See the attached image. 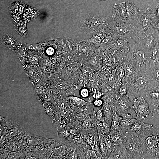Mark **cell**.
Here are the masks:
<instances>
[{"instance_id":"cell-4","label":"cell","mask_w":159,"mask_h":159,"mask_svg":"<svg viewBox=\"0 0 159 159\" xmlns=\"http://www.w3.org/2000/svg\"><path fill=\"white\" fill-rule=\"evenodd\" d=\"M140 16L136 21L132 38L135 39L140 36L150 26L156 17L155 4H149L143 6L140 9Z\"/></svg>"},{"instance_id":"cell-13","label":"cell","mask_w":159,"mask_h":159,"mask_svg":"<svg viewBox=\"0 0 159 159\" xmlns=\"http://www.w3.org/2000/svg\"><path fill=\"white\" fill-rule=\"evenodd\" d=\"M134 155L128 151L125 147L115 145L114 150L112 151L108 159H133Z\"/></svg>"},{"instance_id":"cell-8","label":"cell","mask_w":159,"mask_h":159,"mask_svg":"<svg viewBox=\"0 0 159 159\" xmlns=\"http://www.w3.org/2000/svg\"><path fill=\"white\" fill-rule=\"evenodd\" d=\"M133 100L129 98H116L114 102L116 112L122 118L132 117V106Z\"/></svg>"},{"instance_id":"cell-27","label":"cell","mask_w":159,"mask_h":159,"mask_svg":"<svg viewBox=\"0 0 159 159\" xmlns=\"http://www.w3.org/2000/svg\"><path fill=\"white\" fill-rule=\"evenodd\" d=\"M15 52L23 67H25L28 59V50L23 45L16 50Z\"/></svg>"},{"instance_id":"cell-11","label":"cell","mask_w":159,"mask_h":159,"mask_svg":"<svg viewBox=\"0 0 159 159\" xmlns=\"http://www.w3.org/2000/svg\"><path fill=\"white\" fill-rule=\"evenodd\" d=\"M143 120L137 118L132 125L125 129V133L131 135L132 137H137L141 131L150 124L145 123Z\"/></svg>"},{"instance_id":"cell-51","label":"cell","mask_w":159,"mask_h":159,"mask_svg":"<svg viewBox=\"0 0 159 159\" xmlns=\"http://www.w3.org/2000/svg\"><path fill=\"white\" fill-rule=\"evenodd\" d=\"M101 0V1H104V0Z\"/></svg>"},{"instance_id":"cell-41","label":"cell","mask_w":159,"mask_h":159,"mask_svg":"<svg viewBox=\"0 0 159 159\" xmlns=\"http://www.w3.org/2000/svg\"><path fill=\"white\" fill-rule=\"evenodd\" d=\"M96 117L97 121L102 123L104 121L102 108L97 110L96 112Z\"/></svg>"},{"instance_id":"cell-14","label":"cell","mask_w":159,"mask_h":159,"mask_svg":"<svg viewBox=\"0 0 159 159\" xmlns=\"http://www.w3.org/2000/svg\"><path fill=\"white\" fill-rule=\"evenodd\" d=\"M1 42L5 47L12 51H16L23 45L9 34H7L3 36Z\"/></svg>"},{"instance_id":"cell-30","label":"cell","mask_w":159,"mask_h":159,"mask_svg":"<svg viewBox=\"0 0 159 159\" xmlns=\"http://www.w3.org/2000/svg\"><path fill=\"white\" fill-rule=\"evenodd\" d=\"M25 21L21 19L17 24L14 26V29L22 37L25 38L28 35V31Z\"/></svg>"},{"instance_id":"cell-25","label":"cell","mask_w":159,"mask_h":159,"mask_svg":"<svg viewBox=\"0 0 159 159\" xmlns=\"http://www.w3.org/2000/svg\"><path fill=\"white\" fill-rule=\"evenodd\" d=\"M26 73L30 81L36 83L40 78L39 69L35 67H28L25 69Z\"/></svg>"},{"instance_id":"cell-12","label":"cell","mask_w":159,"mask_h":159,"mask_svg":"<svg viewBox=\"0 0 159 159\" xmlns=\"http://www.w3.org/2000/svg\"><path fill=\"white\" fill-rule=\"evenodd\" d=\"M111 17L117 20H128L126 12V1L114 4Z\"/></svg>"},{"instance_id":"cell-49","label":"cell","mask_w":159,"mask_h":159,"mask_svg":"<svg viewBox=\"0 0 159 159\" xmlns=\"http://www.w3.org/2000/svg\"><path fill=\"white\" fill-rule=\"evenodd\" d=\"M49 60L48 59H45L44 60V64H46L47 63V62H49Z\"/></svg>"},{"instance_id":"cell-47","label":"cell","mask_w":159,"mask_h":159,"mask_svg":"<svg viewBox=\"0 0 159 159\" xmlns=\"http://www.w3.org/2000/svg\"><path fill=\"white\" fill-rule=\"evenodd\" d=\"M155 5L156 8V16L159 20V4L157 3Z\"/></svg>"},{"instance_id":"cell-36","label":"cell","mask_w":159,"mask_h":159,"mask_svg":"<svg viewBox=\"0 0 159 159\" xmlns=\"http://www.w3.org/2000/svg\"><path fill=\"white\" fill-rule=\"evenodd\" d=\"M151 75L153 82L159 86V67L152 70Z\"/></svg>"},{"instance_id":"cell-46","label":"cell","mask_w":159,"mask_h":159,"mask_svg":"<svg viewBox=\"0 0 159 159\" xmlns=\"http://www.w3.org/2000/svg\"><path fill=\"white\" fill-rule=\"evenodd\" d=\"M65 82L63 81L58 82L56 85V88L58 90L63 89L65 87Z\"/></svg>"},{"instance_id":"cell-18","label":"cell","mask_w":159,"mask_h":159,"mask_svg":"<svg viewBox=\"0 0 159 159\" xmlns=\"http://www.w3.org/2000/svg\"><path fill=\"white\" fill-rule=\"evenodd\" d=\"M65 77L70 82H77L80 76L79 70L77 66L71 64L67 66L64 70Z\"/></svg>"},{"instance_id":"cell-31","label":"cell","mask_w":159,"mask_h":159,"mask_svg":"<svg viewBox=\"0 0 159 159\" xmlns=\"http://www.w3.org/2000/svg\"><path fill=\"white\" fill-rule=\"evenodd\" d=\"M45 44V43H41L34 44L24 43L23 46L28 50L40 52L44 48Z\"/></svg>"},{"instance_id":"cell-37","label":"cell","mask_w":159,"mask_h":159,"mask_svg":"<svg viewBox=\"0 0 159 159\" xmlns=\"http://www.w3.org/2000/svg\"><path fill=\"white\" fill-rule=\"evenodd\" d=\"M79 94L82 98L89 97L90 94V92L89 89L86 87H83L80 90Z\"/></svg>"},{"instance_id":"cell-21","label":"cell","mask_w":159,"mask_h":159,"mask_svg":"<svg viewBox=\"0 0 159 159\" xmlns=\"http://www.w3.org/2000/svg\"><path fill=\"white\" fill-rule=\"evenodd\" d=\"M119 37L113 31L102 40L100 46V49L103 50L111 47L112 48L115 41Z\"/></svg>"},{"instance_id":"cell-50","label":"cell","mask_w":159,"mask_h":159,"mask_svg":"<svg viewBox=\"0 0 159 159\" xmlns=\"http://www.w3.org/2000/svg\"><path fill=\"white\" fill-rule=\"evenodd\" d=\"M157 3L159 4V3Z\"/></svg>"},{"instance_id":"cell-44","label":"cell","mask_w":159,"mask_h":159,"mask_svg":"<svg viewBox=\"0 0 159 159\" xmlns=\"http://www.w3.org/2000/svg\"><path fill=\"white\" fill-rule=\"evenodd\" d=\"M45 53L46 55L48 56H52L56 53L55 49L52 47H49L46 49Z\"/></svg>"},{"instance_id":"cell-7","label":"cell","mask_w":159,"mask_h":159,"mask_svg":"<svg viewBox=\"0 0 159 159\" xmlns=\"http://www.w3.org/2000/svg\"><path fill=\"white\" fill-rule=\"evenodd\" d=\"M107 16L102 14L91 13L82 17L79 22L80 30L85 34L92 33L103 24Z\"/></svg>"},{"instance_id":"cell-42","label":"cell","mask_w":159,"mask_h":159,"mask_svg":"<svg viewBox=\"0 0 159 159\" xmlns=\"http://www.w3.org/2000/svg\"><path fill=\"white\" fill-rule=\"evenodd\" d=\"M21 154L16 152H11L8 154L7 158L9 159H16L20 158H23L21 157Z\"/></svg>"},{"instance_id":"cell-26","label":"cell","mask_w":159,"mask_h":159,"mask_svg":"<svg viewBox=\"0 0 159 159\" xmlns=\"http://www.w3.org/2000/svg\"><path fill=\"white\" fill-rule=\"evenodd\" d=\"M122 118L117 114L116 112H114L111 124L109 134H112L122 130V128L120 123Z\"/></svg>"},{"instance_id":"cell-40","label":"cell","mask_w":159,"mask_h":159,"mask_svg":"<svg viewBox=\"0 0 159 159\" xmlns=\"http://www.w3.org/2000/svg\"><path fill=\"white\" fill-rule=\"evenodd\" d=\"M77 88L80 90L81 88L84 87L86 82L85 77L82 75H80L77 81Z\"/></svg>"},{"instance_id":"cell-34","label":"cell","mask_w":159,"mask_h":159,"mask_svg":"<svg viewBox=\"0 0 159 159\" xmlns=\"http://www.w3.org/2000/svg\"><path fill=\"white\" fill-rule=\"evenodd\" d=\"M104 103L103 100L100 98L94 99L92 102V107L95 112L102 108Z\"/></svg>"},{"instance_id":"cell-3","label":"cell","mask_w":159,"mask_h":159,"mask_svg":"<svg viewBox=\"0 0 159 159\" xmlns=\"http://www.w3.org/2000/svg\"><path fill=\"white\" fill-rule=\"evenodd\" d=\"M151 71L137 70L133 73L131 77L130 90L134 97L143 96L152 87H159L152 78Z\"/></svg>"},{"instance_id":"cell-19","label":"cell","mask_w":159,"mask_h":159,"mask_svg":"<svg viewBox=\"0 0 159 159\" xmlns=\"http://www.w3.org/2000/svg\"><path fill=\"white\" fill-rule=\"evenodd\" d=\"M104 121L111 126L114 112H116L114 103H104L102 107Z\"/></svg>"},{"instance_id":"cell-15","label":"cell","mask_w":159,"mask_h":159,"mask_svg":"<svg viewBox=\"0 0 159 159\" xmlns=\"http://www.w3.org/2000/svg\"><path fill=\"white\" fill-rule=\"evenodd\" d=\"M126 12L128 20L137 21L140 14V9L137 7L132 1H126Z\"/></svg>"},{"instance_id":"cell-35","label":"cell","mask_w":159,"mask_h":159,"mask_svg":"<svg viewBox=\"0 0 159 159\" xmlns=\"http://www.w3.org/2000/svg\"><path fill=\"white\" fill-rule=\"evenodd\" d=\"M88 79L92 81L96 82L98 81V78L95 70L88 67Z\"/></svg>"},{"instance_id":"cell-17","label":"cell","mask_w":159,"mask_h":159,"mask_svg":"<svg viewBox=\"0 0 159 159\" xmlns=\"http://www.w3.org/2000/svg\"><path fill=\"white\" fill-rule=\"evenodd\" d=\"M150 66L151 70L159 67V45H155L148 51Z\"/></svg>"},{"instance_id":"cell-48","label":"cell","mask_w":159,"mask_h":159,"mask_svg":"<svg viewBox=\"0 0 159 159\" xmlns=\"http://www.w3.org/2000/svg\"><path fill=\"white\" fill-rule=\"evenodd\" d=\"M49 97V93L47 92H44L43 95V98L45 101H48Z\"/></svg>"},{"instance_id":"cell-16","label":"cell","mask_w":159,"mask_h":159,"mask_svg":"<svg viewBox=\"0 0 159 159\" xmlns=\"http://www.w3.org/2000/svg\"><path fill=\"white\" fill-rule=\"evenodd\" d=\"M125 146L127 150L134 155V156L143 154L142 150L135 138H129L127 137Z\"/></svg>"},{"instance_id":"cell-38","label":"cell","mask_w":159,"mask_h":159,"mask_svg":"<svg viewBox=\"0 0 159 159\" xmlns=\"http://www.w3.org/2000/svg\"><path fill=\"white\" fill-rule=\"evenodd\" d=\"M86 155L87 159H99L96 151L91 148L86 150Z\"/></svg>"},{"instance_id":"cell-22","label":"cell","mask_w":159,"mask_h":159,"mask_svg":"<svg viewBox=\"0 0 159 159\" xmlns=\"http://www.w3.org/2000/svg\"><path fill=\"white\" fill-rule=\"evenodd\" d=\"M109 135L115 145L125 147L127 136L124 133L122 130Z\"/></svg>"},{"instance_id":"cell-39","label":"cell","mask_w":159,"mask_h":159,"mask_svg":"<svg viewBox=\"0 0 159 159\" xmlns=\"http://www.w3.org/2000/svg\"><path fill=\"white\" fill-rule=\"evenodd\" d=\"M34 89L36 96L39 97L44 93V88L43 86L39 84H37L34 85Z\"/></svg>"},{"instance_id":"cell-6","label":"cell","mask_w":159,"mask_h":159,"mask_svg":"<svg viewBox=\"0 0 159 159\" xmlns=\"http://www.w3.org/2000/svg\"><path fill=\"white\" fill-rule=\"evenodd\" d=\"M79 146L76 144L57 137L52 145L51 158L67 159L68 155Z\"/></svg>"},{"instance_id":"cell-29","label":"cell","mask_w":159,"mask_h":159,"mask_svg":"<svg viewBox=\"0 0 159 159\" xmlns=\"http://www.w3.org/2000/svg\"><path fill=\"white\" fill-rule=\"evenodd\" d=\"M71 104L73 107L82 110L84 106H86L88 102L80 97L73 96L69 97Z\"/></svg>"},{"instance_id":"cell-23","label":"cell","mask_w":159,"mask_h":159,"mask_svg":"<svg viewBox=\"0 0 159 159\" xmlns=\"http://www.w3.org/2000/svg\"><path fill=\"white\" fill-rule=\"evenodd\" d=\"M100 56L99 51L95 52L86 62L85 64V67L97 71Z\"/></svg>"},{"instance_id":"cell-24","label":"cell","mask_w":159,"mask_h":159,"mask_svg":"<svg viewBox=\"0 0 159 159\" xmlns=\"http://www.w3.org/2000/svg\"><path fill=\"white\" fill-rule=\"evenodd\" d=\"M39 13L37 9L26 6L24 8L21 19L25 21L27 23L35 18Z\"/></svg>"},{"instance_id":"cell-2","label":"cell","mask_w":159,"mask_h":159,"mask_svg":"<svg viewBox=\"0 0 159 159\" xmlns=\"http://www.w3.org/2000/svg\"><path fill=\"white\" fill-rule=\"evenodd\" d=\"M148 51L137 42L130 39L127 57L135 71L152 70L150 66Z\"/></svg>"},{"instance_id":"cell-45","label":"cell","mask_w":159,"mask_h":159,"mask_svg":"<svg viewBox=\"0 0 159 159\" xmlns=\"http://www.w3.org/2000/svg\"><path fill=\"white\" fill-rule=\"evenodd\" d=\"M124 72L125 76L126 77H129L130 76L131 77L133 73L132 68L129 67H125Z\"/></svg>"},{"instance_id":"cell-43","label":"cell","mask_w":159,"mask_h":159,"mask_svg":"<svg viewBox=\"0 0 159 159\" xmlns=\"http://www.w3.org/2000/svg\"><path fill=\"white\" fill-rule=\"evenodd\" d=\"M154 107L153 109L150 110L151 113L152 114V117H153L156 114L159 115V102L155 105H152Z\"/></svg>"},{"instance_id":"cell-20","label":"cell","mask_w":159,"mask_h":159,"mask_svg":"<svg viewBox=\"0 0 159 159\" xmlns=\"http://www.w3.org/2000/svg\"><path fill=\"white\" fill-rule=\"evenodd\" d=\"M146 100L155 105L159 102V87H154L149 89L145 93Z\"/></svg>"},{"instance_id":"cell-5","label":"cell","mask_w":159,"mask_h":159,"mask_svg":"<svg viewBox=\"0 0 159 159\" xmlns=\"http://www.w3.org/2000/svg\"><path fill=\"white\" fill-rule=\"evenodd\" d=\"M136 21L115 19L107 16L103 24L115 32L119 37L132 38Z\"/></svg>"},{"instance_id":"cell-9","label":"cell","mask_w":159,"mask_h":159,"mask_svg":"<svg viewBox=\"0 0 159 159\" xmlns=\"http://www.w3.org/2000/svg\"><path fill=\"white\" fill-rule=\"evenodd\" d=\"M133 39L149 51L156 44L157 35L154 28L150 26L143 34Z\"/></svg>"},{"instance_id":"cell-10","label":"cell","mask_w":159,"mask_h":159,"mask_svg":"<svg viewBox=\"0 0 159 159\" xmlns=\"http://www.w3.org/2000/svg\"><path fill=\"white\" fill-rule=\"evenodd\" d=\"M132 108L136 113V117L141 120L147 118L150 112L149 104L143 95L134 98Z\"/></svg>"},{"instance_id":"cell-33","label":"cell","mask_w":159,"mask_h":159,"mask_svg":"<svg viewBox=\"0 0 159 159\" xmlns=\"http://www.w3.org/2000/svg\"><path fill=\"white\" fill-rule=\"evenodd\" d=\"M137 118L132 117L122 118L121 121V125L122 128L126 129L132 125Z\"/></svg>"},{"instance_id":"cell-32","label":"cell","mask_w":159,"mask_h":159,"mask_svg":"<svg viewBox=\"0 0 159 159\" xmlns=\"http://www.w3.org/2000/svg\"><path fill=\"white\" fill-rule=\"evenodd\" d=\"M99 146L103 159H108L110 153L108 150L105 143L102 140H99Z\"/></svg>"},{"instance_id":"cell-1","label":"cell","mask_w":159,"mask_h":159,"mask_svg":"<svg viewBox=\"0 0 159 159\" xmlns=\"http://www.w3.org/2000/svg\"><path fill=\"white\" fill-rule=\"evenodd\" d=\"M138 143L143 154L159 159V128L150 125L135 138Z\"/></svg>"},{"instance_id":"cell-28","label":"cell","mask_w":159,"mask_h":159,"mask_svg":"<svg viewBox=\"0 0 159 159\" xmlns=\"http://www.w3.org/2000/svg\"><path fill=\"white\" fill-rule=\"evenodd\" d=\"M42 57V53L39 52L28 50L27 62L29 64V67L36 65Z\"/></svg>"}]
</instances>
